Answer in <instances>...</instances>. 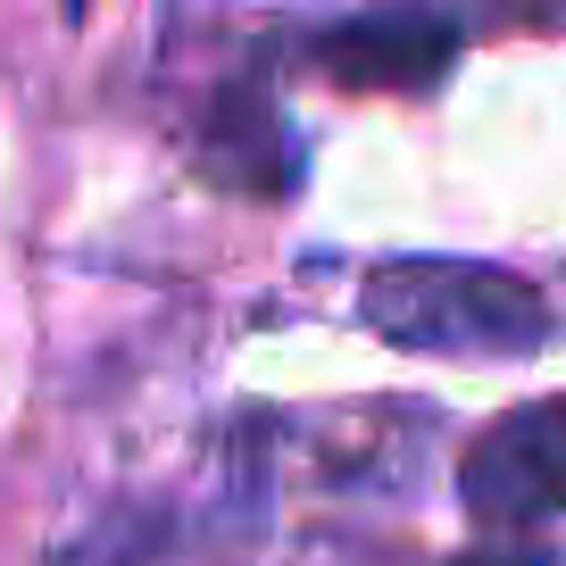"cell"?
Listing matches in <instances>:
<instances>
[{
	"label": "cell",
	"mask_w": 566,
	"mask_h": 566,
	"mask_svg": "<svg viewBox=\"0 0 566 566\" xmlns=\"http://www.w3.org/2000/svg\"><path fill=\"white\" fill-rule=\"evenodd\" d=\"M358 325L417 358H533L549 342V301L483 259H384L358 283Z\"/></svg>",
	"instance_id": "obj_1"
},
{
	"label": "cell",
	"mask_w": 566,
	"mask_h": 566,
	"mask_svg": "<svg viewBox=\"0 0 566 566\" xmlns=\"http://www.w3.org/2000/svg\"><path fill=\"white\" fill-rule=\"evenodd\" d=\"M459 500L483 533H533L566 516V391L483 424V442L459 467Z\"/></svg>",
	"instance_id": "obj_2"
},
{
	"label": "cell",
	"mask_w": 566,
	"mask_h": 566,
	"mask_svg": "<svg viewBox=\"0 0 566 566\" xmlns=\"http://www.w3.org/2000/svg\"><path fill=\"white\" fill-rule=\"evenodd\" d=\"M459 59V25L442 9H367V18H334L308 42V67L358 92H417Z\"/></svg>",
	"instance_id": "obj_3"
},
{
	"label": "cell",
	"mask_w": 566,
	"mask_h": 566,
	"mask_svg": "<svg viewBox=\"0 0 566 566\" xmlns=\"http://www.w3.org/2000/svg\"><path fill=\"white\" fill-rule=\"evenodd\" d=\"M200 167H209L217 184H233V192H292V184H301L292 125L275 117V101H266L259 84H242V92L217 101L209 134H200Z\"/></svg>",
	"instance_id": "obj_4"
},
{
	"label": "cell",
	"mask_w": 566,
	"mask_h": 566,
	"mask_svg": "<svg viewBox=\"0 0 566 566\" xmlns=\"http://www.w3.org/2000/svg\"><path fill=\"white\" fill-rule=\"evenodd\" d=\"M467 566H542V558H525V549H516V558L509 549H483V558H467Z\"/></svg>",
	"instance_id": "obj_5"
},
{
	"label": "cell",
	"mask_w": 566,
	"mask_h": 566,
	"mask_svg": "<svg viewBox=\"0 0 566 566\" xmlns=\"http://www.w3.org/2000/svg\"><path fill=\"white\" fill-rule=\"evenodd\" d=\"M67 9H75V18H84V9H92V0H67Z\"/></svg>",
	"instance_id": "obj_6"
}]
</instances>
